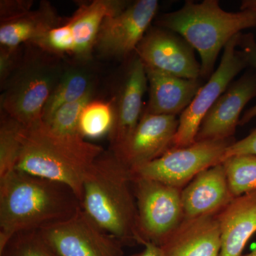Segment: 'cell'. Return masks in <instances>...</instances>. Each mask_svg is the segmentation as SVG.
Listing matches in <instances>:
<instances>
[{
  "label": "cell",
  "instance_id": "6",
  "mask_svg": "<svg viewBox=\"0 0 256 256\" xmlns=\"http://www.w3.org/2000/svg\"><path fill=\"white\" fill-rule=\"evenodd\" d=\"M131 178L140 244L150 242L161 246L184 218L182 190L150 178L132 175Z\"/></svg>",
  "mask_w": 256,
  "mask_h": 256
},
{
  "label": "cell",
  "instance_id": "7",
  "mask_svg": "<svg viewBox=\"0 0 256 256\" xmlns=\"http://www.w3.org/2000/svg\"><path fill=\"white\" fill-rule=\"evenodd\" d=\"M234 142L233 138L172 148L156 160L130 170L131 175L182 190L204 170L222 163L226 150Z\"/></svg>",
  "mask_w": 256,
  "mask_h": 256
},
{
  "label": "cell",
  "instance_id": "25",
  "mask_svg": "<svg viewBox=\"0 0 256 256\" xmlns=\"http://www.w3.org/2000/svg\"><path fill=\"white\" fill-rule=\"evenodd\" d=\"M94 89L95 88H92L78 100L60 106L44 124L60 136L82 137L78 130L79 118L82 109L92 100Z\"/></svg>",
  "mask_w": 256,
  "mask_h": 256
},
{
  "label": "cell",
  "instance_id": "2",
  "mask_svg": "<svg viewBox=\"0 0 256 256\" xmlns=\"http://www.w3.org/2000/svg\"><path fill=\"white\" fill-rule=\"evenodd\" d=\"M80 206L101 228L124 246L140 244L130 170L110 149L104 150L88 172Z\"/></svg>",
  "mask_w": 256,
  "mask_h": 256
},
{
  "label": "cell",
  "instance_id": "15",
  "mask_svg": "<svg viewBox=\"0 0 256 256\" xmlns=\"http://www.w3.org/2000/svg\"><path fill=\"white\" fill-rule=\"evenodd\" d=\"M130 4L124 0H94L82 2L64 28L72 44V54L77 62L87 63L95 48L102 22L109 15L122 11Z\"/></svg>",
  "mask_w": 256,
  "mask_h": 256
},
{
  "label": "cell",
  "instance_id": "29",
  "mask_svg": "<svg viewBox=\"0 0 256 256\" xmlns=\"http://www.w3.org/2000/svg\"><path fill=\"white\" fill-rule=\"evenodd\" d=\"M240 154L256 156V128L247 137L235 141L228 146L224 154L223 161L230 156Z\"/></svg>",
  "mask_w": 256,
  "mask_h": 256
},
{
  "label": "cell",
  "instance_id": "32",
  "mask_svg": "<svg viewBox=\"0 0 256 256\" xmlns=\"http://www.w3.org/2000/svg\"><path fill=\"white\" fill-rule=\"evenodd\" d=\"M242 256H256V245L255 248L252 249V252H249V254H246V255H242Z\"/></svg>",
  "mask_w": 256,
  "mask_h": 256
},
{
  "label": "cell",
  "instance_id": "28",
  "mask_svg": "<svg viewBox=\"0 0 256 256\" xmlns=\"http://www.w3.org/2000/svg\"><path fill=\"white\" fill-rule=\"evenodd\" d=\"M32 0H2L0 2V22L13 21L32 11Z\"/></svg>",
  "mask_w": 256,
  "mask_h": 256
},
{
  "label": "cell",
  "instance_id": "11",
  "mask_svg": "<svg viewBox=\"0 0 256 256\" xmlns=\"http://www.w3.org/2000/svg\"><path fill=\"white\" fill-rule=\"evenodd\" d=\"M136 50L144 66L180 78L198 79L201 76V64L197 62L194 48L174 32L152 28Z\"/></svg>",
  "mask_w": 256,
  "mask_h": 256
},
{
  "label": "cell",
  "instance_id": "22",
  "mask_svg": "<svg viewBox=\"0 0 256 256\" xmlns=\"http://www.w3.org/2000/svg\"><path fill=\"white\" fill-rule=\"evenodd\" d=\"M114 122V98L108 101L90 100L82 109L78 130L84 139H96L110 134Z\"/></svg>",
  "mask_w": 256,
  "mask_h": 256
},
{
  "label": "cell",
  "instance_id": "27",
  "mask_svg": "<svg viewBox=\"0 0 256 256\" xmlns=\"http://www.w3.org/2000/svg\"><path fill=\"white\" fill-rule=\"evenodd\" d=\"M238 48L250 66L256 72V41L252 34H240L239 37ZM256 117V104L244 114L240 120L239 124L244 126Z\"/></svg>",
  "mask_w": 256,
  "mask_h": 256
},
{
  "label": "cell",
  "instance_id": "26",
  "mask_svg": "<svg viewBox=\"0 0 256 256\" xmlns=\"http://www.w3.org/2000/svg\"><path fill=\"white\" fill-rule=\"evenodd\" d=\"M0 256H55L38 230L14 236L0 250Z\"/></svg>",
  "mask_w": 256,
  "mask_h": 256
},
{
  "label": "cell",
  "instance_id": "17",
  "mask_svg": "<svg viewBox=\"0 0 256 256\" xmlns=\"http://www.w3.org/2000/svg\"><path fill=\"white\" fill-rule=\"evenodd\" d=\"M220 246L217 214L184 218L161 246L168 256H220Z\"/></svg>",
  "mask_w": 256,
  "mask_h": 256
},
{
  "label": "cell",
  "instance_id": "23",
  "mask_svg": "<svg viewBox=\"0 0 256 256\" xmlns=\"http://www.w3.org/2000/svg\"><path fill=\"white\" fill-rule=\"evenodd\" d=\"M24 127L1 112L0 118V180L14 171L22 146Z\"/></svg>",
  "mask_w": 256,
  "mask_h": 256
},
{
  "label": "cell",
  "instance_id": "10",
  "mask_svg": "<svg viewBox=\"0 0 256 256\" xmlns=\"http://www.w3.org/2000/svg\"><path fill=\"white\" fill-rule=\"evenodd\" d=\"M158 8L156 0H138L109 15L101 24L95 48L104 56H127L142 41Z\"/></svg>",
  "mask_w": 256,
  "mask_h": 256
},
{
  "label": "cell",
  "instance_id": "30",
  "mask_svg": "<svg viewBox=\"0 0 256 256\" xmlns=\"http://www.w3.org/2000/svg\"><path fill=\"white\" fill-rule=\"evenodd\" d=\"M144 248L142 252L132 254L129 256H168L162 248L150 242L143 244Z\"/></svg>",
  "mask_w": 256,
  "mask_h": 256
},
{
  "label": "cell",
  "instance_id": "19",
  "mask_svg": "<svg viewBox=\"0 0 256 256\" xmlns=\"http://www.w3.org/2000/svg\"><path fill=\"white\" fill-rule=\"evenodd\" d=\"M217 216L222 238L220 256H242L256 233V192L235 197Z\"/></svg>",
  "mask_w": 256,
  "mask_h": 256
},
{
  "label": "cell",
  "instance_id": "14",
  "mask_svg": "<svg viewBox=\"0 0 256 256\" xmlns=\"http://www.w3.org/2000/svg\"><path fill=\"white\" fill-rule=\"evenodd\" d=\"M148 85L144 64L136 56L114 98V122L108 136L111 150L117 151L124 146L138 126L142 116V99Z\"/></svg>",
  "mask_w": 256,
  "mask_h": 256
},
{
  "label": "cell",
  "instance_id": "20",
  "mask_svg": "<svg viewBox=\"0 0 256 256\" xmlns=\"http://www.w3.org/2000/svg\"><path fill=\"white\" fill-rule=\"evenodd\" d=\"M62 24V18L52 4L42 2L37 9L13 21L1 24L0 46L18 48L23 44H32Z\"/></svg>",
  "mask_w": 256,
  "mask_h": 256
},
{
  "label": "cell",
  "instance_id": "4",
  "mask_svg": "<svg viewBox=\"0 0 256 256\" xmlns=\"http://www.w3.org/2000/svg\"><path fill=\"white\" fill-rule=\"evenodd\" d=\"M158 28L182 37L201 58V76L210 77L220 52L242 30L256 26V12L242 10L228 12L217 0L201 3L186 1L181 9L160 16Z\"/></svg>",
  "mask_w": 256,
  "mask_h": 256
},
{
  "label": "cell",
  "instance_id": "13",
  "mask_svg": "<svg viewBox=\"0 0 256 256\" xmlns=\"http://www.w3.org/2000/svg\"><path fill=\"white\" fill-rule=\"evenodd\" d=\"M256 97V72H247L220 96L202 120L196 141L233 138L242 109Z\"/></svg>",
  "mask_w": 256,
  "mask_h": 256
},
{
  "label": "cell",
  "instance_id": "31",
  "mask_svg": "<svg viewBox=\"0 0 256 256\" xmlns=\"http://www.w3.org/2000/svg\"><path fill=\"white\" fill-rule=\"evenodd\" d=\"M242 10H250L256 12V0H244L242 2Z\"/></svg>",
  "mask_w": 256,
  "mask_h": 256
},
{
  "label": "cell",
  "instance_id": "3",
  "mask_svg": "<svg viewBox=\"0 0 256 256\" xmlns=\"http://www.w3.org/2000/svg\"><path fill=\"white\" fill-rule=\"evenodd\" d=\"M104 150L80 136L56 134L40 121L24 129L16 170L66 185L80 202L84 178Z\"/></svg>",
  "mask_w": 256,
  "mask_h": 256
},
{
  "label": "cell",
  "instance_id": "8",
  "mask_svg": "<svg viewBox=\"0 0 256 256\" xmlns=\"http://www.w3.org/2000/svg\"><path fill=\"white\" fill-rule=\"evenodd\" d=\"M55 256H124V244L101 228L82 210L40 229Z\"/></svg>",
  "mask_w": 256,
  "mask_h": 256
},
{
  "label": "cell",
  "instance_id": "18",
  "mask_svg": "<svg viewBox=\"0 0 256 256\" xmlns=\"http://www.w3.org/2000/svg\"><path fill=\"white\" fill-rule=\"evenodd\" d=\"M144 68L150 94L146 111L149 114L174 116L182 114L201 88L198 79L180 78L149 67Z\"/></svg>",
  "mask_w": 256,
  "mask_h": 256
},
{
  "label": "cell",
  "instance_id": "1",
  "mask_svg": "<svg viewBox=\"0 0 256 256\" xmlns=\"http://www.w3.org/2000/svg\"><path fill=\"white\" fill-rule=\"evenodd\" d=\"M80 207L66 185L15 170L0 180V250L16 234L66 220Z\"/></svg>",
  "mask_w": 256,
  "mask_h": 256
},
{
  "label": "cell",
  "instance_id": "21",
  "mask_svg": "<svg viewBox=\"0 0 256 256\" xmlns=\"http://www.w3.org/2000/svg\"><path fill=\"white\" fill-rule=\"evenodd\" d=\"M92 88H95L94 76L82 64L64 68L44 106L42 121L46 122L60 106L78 100Z\"/></svg>",
  "mask_w": 256,
  "mask_h": 256
},
{
  "label": "cell",
  "instance_id": "12",
  "mask_svg": "<svg viewBox=\"0 0 256 256\" xmlns=\"http://www.w3.org/2000/svg\"><path fill=\"white\" fill-rule=\"evenodd\" d=\"M178 126L176 116L144 111L128 140L112 152L128 169H136L160 158L172 148Z\"/></svg>",
  "mask_w": 256,
  "mask_h": 256
},
{
  "label": "cell",
  "instance_id": "9",
  "mask_svg": "<svg viewBox=\"0 0 256 256\" xmlns=\"http://www.w3.org/2000/svg\"><path fill=\"white\" fill-rule=\"evenodd\" d=\"M240 34L226 44L218 68L181 114L172 148H184L196 142L197 133L207 112L226 90L234 77L248 66L242 52L237 48Z\"/></svg>",
  "mask_w": 256,
  "mask_h": 256
},
{
  "label": "cell",
  "instance_id": "16",
  "mask_svg": "<svg viewBox=\"0 0 256 256\" xmlns=\"http://www.w3.org/2000/svg\"><path fill=\"white\" fill-rule=\"evenodd\" d=\"M234 198L223 164L210 166L182 190L184 218L218 214Z\"/></svg>",
  "mask_w": 256,
  "mask_h": 256
},
{
  "label": "cell",
  "instance_id": "24",
  "mask_svg": "<svg viewBox=\"0 0 256 256\" xmlns=\"http://www.w3.org/2000/svg\"><path fill=\"white\" fill-rule=\"evenodd\" d=\"M222 164L234 198L256 192V156H232Z\"/></svg>",
  "mask_w": 256,
  "mask_h": 256
},
{
  "label": "cell",
  "instance_id": "5",
  "mask_svg": "<svg viewBox=\"0 0 256 256\" xmlns=\"http://www.w3.org/2000/svg\"><path fill=\"white\" fill-rule=\"evenodd\" d=\"M21 62L1 85L2 112L28 128L42 121L47 100L64 70L60 58L28 44Z\"/></svg>",
  "mask_w": 256,
  "mask_h": 256
}]
</instances>
